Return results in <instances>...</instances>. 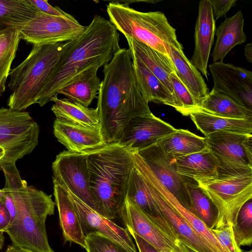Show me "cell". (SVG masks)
<instances>
[{"label":"cell","instance_id":"d590c367","mask_svg":"<svg viewBox=\"0 0 252 252\" xmlns=\"http://www.w3.org/2000/svg\"><path fill=\"white\" fill-rule=\"evenodd\" d=\"M233 231L237 245L250 246L252 243V198L240 208L233 224Z\"/></svg>","mask_w":252,"mask_h":252},{"label":"cell","instance_id":"30bf717a","mask_svg":"<svg viewBox=\"0 0 252 252\" xmlns=\"http://www.w3.org/2000/svg\"><path fill=\"white\" fill-rule=\"evenodd\" d=\"M53 182L68 190L94 211L108 219L92 192L87 155L64 150L56 156L52 165Z\"/></svg>","mask_w":252,"mask_h":252},{"label":"cell","instance_id":"ffe728a7","mask_svg":"<svg viewBox=\"0 0 252 252\" xmlns=\"http://www.w3.org/2000/svg\"><path fill=\"white\" fill-rule=\"evenodd\" d=\"M126 198L149 216L175 241L178 239L174 229L154 201L148 185L134 166L129 177Z\"/></svg>","mask_w":252,"mask_h":252},{"label":"cell","instance_id":"ee69618b","mask_svg":"<svg viewBox=\"0 0 252 252\" xmlns=\"http://www.w3.org/2000/svg\"><path fill=\"white\" fill-rule=\"evenodd\" d=\"M174 252H198L189 246L186 245L179 239H177L175 243Z\"/></svg>","mask_w":252,"mask_h":252},{"label":"cell","instance_id":"7c38bea8","mask_svg":"<svg viewBox=\"0 0 252 252\" xmlns=\"http://www.w3.org/2000/svg\"><path fill=\"white\" fill-rule=\"evenodd\" d=\"M213 78L212 90L220 93L252 111V72L223 62L209 65Z\"/></svg>","mask_w":252,"mask_h":252},{"label":"cell","instance_id":"f546056e","mask_svg":"<svg viewBox=\"0 0 252 252\" xmlns=\"http://www.w3.org/2000/svg\"><path fill=\"white\" fill-rule=\"evenodd\" d=\"M188 116L205 136L218 131L252 133V120L224 118L198 110L189 112Z\"/></svg>","mask_w":252,"mask_h":252},{"label":"cell","instance_id":"9c48e42d","mask_svg":"<svg viewBox=\"0 0 252 252\" xmlns=\"http://www.w3.org/2000/svg\"><path fill=\"white\" fill-rule=\"evenodd\" d=\"M40 128L30 113L0 108V148L5 153L3 162L16 163L32 153L38 144Z\"/></svg>","mask_w":252,"mask_h":252},{"label":"cell","instance_id":"1f68e13d","mask_svg":"<svg viewBox=\"0 0 252 252\" xmlns=\"http://www.w3.org/2000/svg\"><path fill=\"white\" fill-rule=\"evenodd\" d=\"M193 110L224 118L252 120V110L226 95L212 90L207 97Z\"/></svg>","mask_w":252,"mask_h":252},{"label":"cell","instance_id":"e0dca14e","mask_svg":"<svg viewBox=\"0 0 252 252\" xmlns=\"http://www.w3.org/2000/svg\"><path fill=\"white\" fill-rule=\"evenodd\" d=\"M119 216L128 231L134 232L159 252H173L176 241L126 198Z\"/></svg>","mask_w":252,"mask_h":252},{"label":"cell","instance_id":"8fae6325","mask_svg":"<svg viewBox=\"0 0 252 252\" xmlns=\"http://www.w3.org/2000/svg\"><path fill=\"white\" fill-rule=\"evenodd\" d=\"M86 28L74 17L52 16L38 11L18 30L21 39L33 45H44L70 41L82 34Z\"/></svg>","mask_w":252,"mask_h":252},{"label":"cell","instance_id":"44dd1931","mask_svg":"<svg viewBox=\"0 0 252 252\" xmlns=\"http://www.w3.org/2000/svg\"><path fill=\"white\" fill-rule=\"evenodd\" d=\"M130 54L139 59L148 69L163 84L180 105L176 98L170 75L176 71L174 65L169 56L164 55L150 47L129 37H126Z\"/></svg>","mask_w":252,"mask_h":252},{"label":"cell","instance_id":"5bb4252c","mask_svg":"<svg viewBox=\"0 0 252 252\" xmlns=\"http://www.w3.org/2000/svg\"><path fill=\"white\" fill-rule=\"evenodd\" d=\"M134 166L146 183L158 192L213 252H229L221 245L205 223L183 206L177 198L164 187L141 157L134 159Z\"/></svg>","mask_w":252,"mask_h":252},{"label":"cell","instance_id":"277c9868","mask_svg":"<svg viewBox=\"0 0 252 252\" xmlns=\"http://www.w3.org/2000/svg\"><path fill=\"white\" fill-rule=\"evenodd\" d=\"M90 189L108 218L119 216L125 202L129 177L134 168L131 153L119 142L85 153Z\"/></svg>","mask_w":252,"mask_h":252},{"label":"cell","instance_id":"6da1fadb","mask_svg":"<svg viewBox=\"0 0 252 252\" xmlns=\"http://www.w3.org/2000/svg\"><path fill=\"white\" fill-rule=\"evenodd\" d=\"M103 72L97 108L102 133L110 143L119 141L132 119L152 112L139 89L129 49L121 48Z\"/></svg>","mask_w":252,"mask_h":252},{"label":"cell","instance_id":"4fadbf2b","mask_svg":"<svg viewBox=\"0 0 252 252\" xmlns=\"http://www.w3.org/2000/svg\"><path fill=\"white\" fill-rule=\"evenodd\" d=\"M145 161L160 183L171 192L186 208L193 213L187 182H196L179 174L171 159L160 146H153L136 152Z\"/></svg>","mask_w":252,"mask_h":252},{"label":"cell","instance_id":"52a82bcc","mask_svg":"<svg viewBox=\"0 0 252 252\" xmlns=\"http://www.w3.org/2000/svg\"><path fill=\"white\" fill-rule=\"evenodd\" d=\"M196 182L217 209L214 228L233 225L241 207L252 198V175L218 176Z\"/></svg>","mask_w":252,"mask_h":252},{"label":"cell","instance_id":"836d02e7","mask_svg":"<svg viewBox=\"0 0 252 252\" xmlns=\"http://www.w3.org/2000/svg\"><path fill=\"white\" fill-rule=\"evenodd\" d=\"M21 39L19 31L9 28L0 31V96L5 91L11 66Z\"/></svg>","mask_w":252,"mask_h":252},{"label":"cell","instance_id":"60d3db41","mask_svg":"<svg viewBox=\"0 0 252 252\" xmlns=\"http://www.w3.org/2000/svg\"><path fill=\"white\" fill-rule=\"evenodd\" d=\"M210 2L215 20L225 17L229 9L236 5L237 0H208Z\"/></svg>","mask_w":252,"mask_h":252},{"label":"cell","instance_id":"83f0119b","mask_svg":"<svg viewBox=\"0 0 252 252\" xmlns=\"http://www.w3.org/2000/svg\"><path fill=\"white\" fill-rule=\"evenodd\" d=\"M146 184L154 201L174 229L178 239L198 252H213L158 192L152 186Z\"/></svg>","mask_w":252,"mask_h":252},{"label":"cell","instance_id":"7dc6e473","mask_svg":"<svg viewBox=\"0 0 252 252\" xmlns=\"http://www.w3.org/2000/svg\"><path fill=\"white\" fill-rule=\"evenodd\" d=\"M4 238L3 235V233L0 232V250L2 248V246L4 244Z\"/></svg>","mask_w":252,"mask_h":252},{"label":"cell","instance_id":"4316f807","mask_svg":"<svg viewBox=\"0 0 252 252\" xmlns=\"http://www.w3.org/2000/svg\"><path fill=\"white\" fill-rule=\"evenodd\" d=\"M100 67L94 66L84 70L65 84L59 94L88 107L94 98H97L101 82L97 73Z\"/></svg>","mask_w":252,"mask_h":252},{"label":"cell","instance_id":"8992f818","mask_svg":"<svg viewBox=\"0 0 252 252\" xmlns=\"http://www.w3.org/2000/svg\"><path fill=\"white\" fill-rule=\"evenodd\" d=\"M65 43L33 45L28 57L10 70L9 108L22 111L36 103L39 93L58 62Z\"/></svg>","mask_w":252,"mask_h":252},{"label":"cell","instance_id":"7402d4cb","mask_svg":"<svg viewBox=\"0 0 252 252\" xmlns=\"http://www.w3.org/2000/svg\"><path fill=\"white\" fill-rule=\"evenodd\" d=\"M53 185L55 203L64 241L75 243L86 249V237L83 233L78 213L66 190L56 182H53Z\"/></svg>","mask_w":252,"mask_h":252},{"label":"cell","instance_id":"2e32d148","mask_svg":"<svg viewBox=\"0 0 252 252\" xmlns=\"http://www.w3.org/2000/svg\"><path fill=\"white\" fill-rule=\"evenodd\" d=\"M66 190L78 213L85 237L91 233H99L117 242L128 252H137L132 237L126 228L120 227L111 220L98 214L68 190Z\"/></svg>","mask_w":252,"mask_h":252},{"label":"cell","instance_id":"3957f363","mask_svg":"<svg viewBox=\"0 0 252 252\" xmlns=\"http://www.w3.org/2000/svg\"><path fill=\"white\" fill-rule=\"evenodd\" d=\"M6 187L14 200L15 212L5 233L13 246L30 252H54L50 247L45 222L54 214L55 203L51 195L28 185L15 163L0 162Z\"/></svg>","mask_w":252,"mask_h":252},{"label":"cell","instance_id":"f6af8a7d","mask_svg":"<svg viewBox=\"0 0 252 252\" xmlns=\"http://www.w3.org/2000/svg\"><path fill=\"white\" fill-rule=\"evenodd\" d=\"M244 55L247 60L250 63H252V43L246 45L244 49Z\"/></svg>","mask_w":252,"mask_h":252},{"label":"cell","instance_id":"d6a6232c","mask_svg":"<svg viewBox=\"0 0 252 252\" xmlns=\"http://www.w3.org/2000/svg\"><path fill=\"white\" fill-rule=\"evenodd\" d=\"M38 11L30 0H0V31L18 30Z\"/></svg>","mask_w":252,"mask_h":252},{"label":"cell","instance_id":"74e56055","mask_svg":"<svg viewBox=\"0 0 252 252\" xmlns=\"http://www.w3.org/2000/svg\"><path fill=\"white\" fill-rule=\"evenodd\" d=\"M169 78L173 84L176 98L180 105V113L187 116L189 112L197 107V104L193 96L179 79L176 71L171 73Z\"/></svg>","mask_w":252,"mask_h":252},{"label":"cell","instance_id":"e575fe53","mask_svg":"<svg viewBox=\"0 0 252 252\" xmlns=\"http://www.w3.org/2000/svg\"><path fill=\"white\" fill-rule=\"evenodd\" d=\"M186 187L189 194L193 213L210 230L216 224L218 210L196 182H187Z\"/></svg>","mask_w":252,"mask_h":252},{"label":"cell","instance_id":"7a4b0ae2","mask_svg":"<svg viewBox=\"0 0 252 252\" xmlns=\"http://www.w3.org/2000/svg\"><path fill=\"white\" fill-rule=\"evenodd\" d=\"M115 27L95 15L83 32L66 42L59 59L43 85L36 99L40 107L58 98L60 89L84 70L104 66L121 48Z\"/></svg>","mask_w":252,"mask_h":252},{"label":"cell","instance_id":"f35d334b","mask_svg":"<svg viewBox=\"0 0 252 252\" xmlns=\"http://www.w3.org/2000/svg\"><path fill=\"white\" fill-rule=\"evenodd\" d=\"M232 226L213 228L211 230L221 245L229 252H243L235 241Z\"/></svg>","mask_w":252,"mask_h":252},{"label":"cell","instance_id":"f1b7e54d","mask_svg":"<svg viewBox=\"0 0 252 252\" xmlns=\"http://www.w3.org/2000/svg\"><path fill=\"white\" fill-rule=\"evenodd\" d=\"M51 110L56 120L70 124L89 127L100 126L98 109L85 107L67 98H55Z\"/></svg>","mask_w":252,"mask_h":252},{"label":"cell","instance_id":"681fc988","mask_svg":"<svg viewBox=\"0 0 252 252\" xmlns=\"http://www.w3.org/2000/svg\"><path fill=\"white\" fill-rule=\"evenodd\" d=\"M252 252V250H250L249 251H248V252Z\"/></svg>","mask_w":252,"mask_h":252},{"label":"cell","instance_id":"b9f144b4","mask_svg":"<svg viewBox=\"0 0 252 252\" xmlns=\"http://www.w3.org/2000/svg\"><path fill=\"white\" fill-rule=\"evenodd\" d=\"M128 232L134 240L139 252H159L154 247L134 232L131 231Z\"/></svg>","mask_w":252,"mask_h":252},{"label":"cell","instance_id":"ab89813d","mask_svg":"<svg viewBox=\"0 0 252 252\" xmlns=\"http://www.w3.org/2000/svg\"><path fill=\"white\" fill-rule=\"evenodd\" d=\"M30 1L41 12L48 15L72 18L74 16L64 12L59 7L53 6L46 0H30Z\"/></svg>","mask_w":252,"mask_h":252},{"label":"cell","instance_id":"d6986e66","mask_svg":"<svg viewBox=\"0 0 252 252\" xmlns=\"http://www.w3.org/2000/svg\"><path fill=\"white\" fill-rule=\"evenodd\" d=\"M53 133L59 142L67 150L73 152L85 153L107 144L100 127H84L56 119L53 124Z\"/></svg>","mask_w":252,"mask_h":252},{"label":"cell","instance_id":"cb8c5ba5","mask_svg":"<svg viewBox=\"0 0 252 252\" xmlns=\"http://www.w3.org/2000/svg\"><path fill=\"white\" fill-rule=\"evenodd\" d=\"M168 56L174 65L178 78L193 96L198 107L209 94L202 75L187 58L182 46H170Z\"/></svg>","mask_w":252,"mask_h":252},{"label":"cell","instance_id":"9a60e30c","mask_svg":"<svg viewBox=\"0 0 252 252\" xmlns=\"http://www.w3.org/2000/svg\"><path fill=\"white\" fill-rule=\"evenodd\" d=\"M176 128L152 113L132 119L124 128L118 142L130 152L153 146Z\"/></svg>","mask_w":252,"mask_h":252},{"label":"cell","instance_id":"c3c4849f","mask_svg":"<svg viewBox=\"0 0 252 252\" xmlns=\"http://www.w3.org/2000/svg\"><path fill=\"white\" fill-rule=\"evenodd\" d=\"M3 197V189H0V201H1Z\"/></svg>","mask_w":252,"mask_h":252},{"label":"cell","instance_id":"484cf974","mask_svg":"<svg viewBox=\"0 0 252 252\" xmlns=\"http://www.w3.org/2000/svg\"><path fill=\"white\" fill-rule=\"evenodd\" d=\"M244 18L241 11L227 18L216 29L217 39L212 53L213 63L223 62L230 51L246 41L244 31Z\"/></svg>","mask_w":252,"mask_h":252},{"label":"cell","instance_id":"8d00e7d4","mask_svg":"<svg viewBox=\"0 0 252 252\" xmlns=\"http://www.w3.org/2000/svg\"><path fill=\"white\" fill-rule=\"evenodd\" d=\"M87 252H128L117 242L99 233H91L86 236Z\"/></svg>","mask_w":252,"mask_h":252},{"label":"cell","instance_id":"f907efd6","mask_svg":"<svg viewBox=\"0 0 252 252\" xmlns=\"http://www.w3.org/2000/svg\"><path fill=\"white\" fill-rule=\"evenodd\" d=\"M173 252H174L173 251Z\"/></svg>","mask_w":252,"mask_h":252},{"label":"cell","instance_id":"ac0fdd59","mask_svg":"<svg viewBox=\"0 0 252 252\" xmlns=\"http://www.w3.org/2000/svg\"><path fill=\"white\" fill-rule=\"evenodd\" d=\"M215 20L208 0L200 1L194 32V49L190 62L208 80V63L216 32Z\"/></svg>","mask_w":252,"mask_h":252},{"label":"cell","instance_id":"603a6c76","mask_svg":"<svg viewBox=\"0 0 252 252\" xmlns=\"http://www.w3.org/2000/svg\"><path fill=\"white\" fill-rule=\"evenodd\" d=\"M133 69L141 93L149 103H161L173 107L178 112L179 105L163 84L135 55L131 54Z\"/></svg>","mask_w":252,"mask_h":252},{"label":"cell","instance_id":"bcb514c9","mask_svg":"<svg viewBox=\"0 0 252 252\" xmlns=\"http://www.w3.org/2000/svg\"><path fill=\"white\" fill-rule=\"evenodd\" d=\"M5 156V153L4 150L0 148V161H3Z\"/></svg>","mask_w":252,"mask_h":252},{"label":"cell","instance_id":"5b68a950","mask_svg":"<svg viewBox=\"0 0 252 252\" xmlns=\"http://www.w3.org/2000/svg\"><path fill=\"white\" fill-rule=\"evenodd\" d=\"M109 21L126 37L140 42L168 56L170 47L182 46L176 30L160 11L141 12L127 3L110 2L106 5Z\"/></svg>","mask_w":252,"mask_h":252},{"label":"cell","instance_id":"ba28073f","mask_svg":"<svg viewBox=\"0 0 252 252\" xmlns=\"http://www.w3.org/2000/svg\"><path fill=\"white\" fill-rule=\"evenodd\" d=\"M219 162L218 176L252 175V134L218 131L205 136Z\"/></svg>","mask_w":252,"mask_h":252},{"label":"cell","instance_id":"d4e9b609","mask_svg":"<svg viewBox=\"0 0 252 252\" xmlns=\"http://www.w3.org/2000/svg\"><path fill=\"white\" fill-rule=\"evenodd\" d=\"M172 160L179 174L195 182L218 177V161L207 147L198 152Z\"/></svg>","mask_w":252,"mask_h":252},{"label":"cell","instance_id":"4dcf8cb0","mask_svg":"<svg viewBox=\"0 0 252 252\" xmlns=\"http://www.w3.org/2000/svg\"><path fill=\"white\" fill-rule=\"evenodd\" d=\"M158 144L171 159L198 152L207 147L204 137L184 129H176Z\"/></svg>","mask_w":252,"mask_h":252},{"label":"cell","instance_id":"7bdbcfd3","mask_svg":"<svg viewBox=\"0 0 252 252\" xmlns=\"http://www.w3.org/2000/svg\"><path fill=\"white\" fill-rule=\"evenodd\" d=\"M9 213L4 204L0 201V232H5L10 224Z\"/></svg>","mask_w":252,"mask_h":252}]
</instances>
